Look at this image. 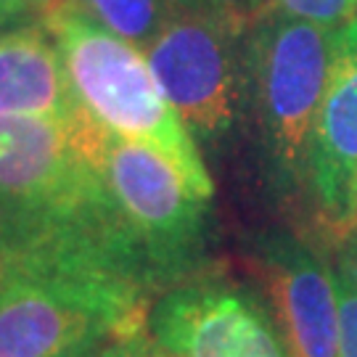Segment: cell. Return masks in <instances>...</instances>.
I'll list each match as a JSON object with an SVG mask.
<instances>
[{"mask_svg": "<svg viewBox=\"0 0 357 357\" xmlns=\"http://www.w3.org/2000/svg\"><path fill=\"white\" fill-rule=\"evenodd\" d=\"M35 19L56 40L82 109L119 138L156 149L212 202L215 183L204 153L165 98L141 48L106 29L77 0H43Z\"/></svg>", "mask_w": 357, "mask_h": 357, "instance_id": "6da1fadb", "label": "cell"}, {"mask_svg": "<svg viewBox=\"0 0 357 357\" xmlns=\"http://www.w3.org/2000/svg\"><path fill=\"white\" fill-rule=\"evenodd\" d=\"M77 135L159 294L199 275L209 252L212 202L156 149L119 138L88 112Z\"/></svg>", "mask_w": 357, "mask_h": 357, "instance_id": "7a4b0ae2", "label": "cell"}, {"mask_svg": "<svg viewBox=\"0 0 357 357\" xmlns=\"http://www.w3.org/2000/svg\"><path fill=\"white\" fill-rule=\"evenodd\" d=\"M336 29L262 13L249 16L246 72L262 169L278 199L307 193L310 143L331 72Z\"/></svg>", "mask_w": 357, "mask_h": 357, "instance_id": "3957f363", "label": "cell"}, {"mask_svg": "<svg viewBox=\"0 0 357 357\" xmlns=\"http://www.w3.org/2000/svg\"><path fill=\"white\" fill-rule=\"evenodd\" d=\"M246 26L238 6L172 11L146 48L159 88L202 153L225 149L249 114Z\"/></svg>", "mask_w": 357, "mask_h": 357, "instance_id": "277c9868", "label": "cell"}, {"mask_svg": "<svg viewBox=\"0 0 357 357\" xmlns=\"http://www.w3.org/2000/svg\"><path fill=\"white\" fill-rule=\"evenodd\" d=\"M77 125L0 116V225L79 215L106 199Z\"/></svg>", "mask_w": 357, "mask_h": 357, "instance_id": "5b68a950", "label": "cell"}, {"mask_svg": "<svg viewBox=\"0 0 357 357\" xmlns=\"http://www.w3.org/2000/svg\"><path fill=\"white\" fill-rule=\"evenodd\" d=\"M146 331L172 357H291L259 294L206 273L159 294Z\"/></svg>", "mask_w": 357, "mask_h": 357, "instance_id": "8992f818", "label": "cell"}, {"mask_svg": "<svg viewBox=\"0 0 357 357\" xmlns=\"http://www.w3.org/2000/svg\"><path fill=\"white\" fill-rule=\"evenodd\" d=\"M255 252L291 357H339L342 315L333 262L289 230L262 233Z\"/></svg>", "mask_w": 357, "mask_h": 357, "instance_id": "52a82bcc", "label": "cell"}, {"mask_svg": "<svg viewBox=\"0 0 357 357\" xmlns=\"http://www.w3.org/2000/svg\"><path fill=\"white\" fill-rule=\"evenodd\" d=\"M307 196L333 233L357 217V16L336 29L331 72L318 109Z\"/></svg>", "mask_w": 357, "mask_h": 357, "instance_id": "ba28073f", "label": "cell"}, {"mask_svg": "<svg viewBox=\"0 0 357 357\" xmlns=\"http://www.w3.org/2000/svg\"><path fill=\"white\" fill-rule=\"evenodd\" d=\"M85 114L53 35L38 19L0 29V116L75 125Z\"/></svg>", "mask_w": 357, "mask_h": 357, "instance_id": "9c48e42d", "label": "cell"}, {"mask_svg": "<svg viewBox=\"0 0 357 357\" xmlns=\"http://www.w3.org/2000/svg\"><path fill=\"white\" fill-rule=\"evenodd\" d=\"M77 3L106 29L130 40L141 51L149 48V43L156 38V32L172 13L167 0H77Z\"/></svg>", "mask_w": 357, "mask_h": 357, "instance_id": "30bf717a", "label": "cell"}, {"mask_svg": "<svg viewBox=\"0 0 357 357\" xmlns=\"http://www.w3.org/2000/svg\"><path fill=\"white\" fill-rule=\"evenodd\" d=\"M249 13H278L302 22L339 29L357 16V0H249Z\"/></svg>", "mask_w": 357, "mask_h": 357, "instance_id": "8fae6325", "label": "cell"}, {"mask_svg": "<svg viewBox=\"0 0 357 357\" xmlns=\"http://www.w3.org/2000/svg\"><path fill=\"white\" fill-rule=\"evenodd\" d=\"M336 289H339V315H342L339 357H357V283L344 270L336 268Z\"/></svg>", "mask_w": 357, "mask_h": 357, "instance_id": "7c38bea8", "label": "cell"}, {"mask_svg": "<svg viewBox=\"0 0 357 357\" xmlns=\"http://www.w3.org/2000/svg\"><path fill=\"white\" fill-rule=\"evenodd\" d=\"M98 357H172V355H167L165 349L149 336V331L143 328V331L128 333V336H119L114 342H109Z\"/></svg>", "mask_w": 357, "mask_h": 357, "instance_id": "4fadbf2b", "label": "cell"}, {"mask_svg": "<svg viewBox=\"0 0 357 357\" xmlns=\"http://www.w3.org/2000/svg\"><path fill=\"white\" fill-rule=\"evenodd\" d=\"M336 268L357 283V220L336 233Z\"/></svg>", "mask_w": 357, "mask_h": 357, "instance_id": "5bb4252c", "label": "cell"}, {"mask_svg": "<svg viewBox=\"0 0 357 357\" xmlns=\"http://www.w3.org/2000/svg\"><path fill=\"white\" fill-rule=\"evenodd\" d=\"M35 13H38L35 6H29L24 0H0V29L19 22H29L35 19Z\"/></svg>", "mask_w": 357, "mask_h": 357, "instance_id": "9a60e30c", "label": "cell"}, {"mask_svg": "<svg viewBox=\"0 0 357 357\" xmlns=\"http://www.w3.org/2000/svg\"><path fill=\"white\" fill-rule=\"evenodd\" d=\"M172 11H188V8H228L238 6L236 0H167Z\"/></svg>", "mask_w": 357, "mask_h": 357, "instance_id": "2e32d148", "label": "cell"}, {"mask_svg": "<svg viewBox=\"0 0 357 357\" xmlns=\"http://www.w3.org/2000/svg\"><path fill=\"white\" fill-rule=\"evenodd\" d=\"M24 3H29V6H35V11H38L40 3H43V0H24ZM35 16H38V13H35Z\"/></svg>", "mask_w": 357, "mask_h": 357, "instance_id": "e0dca14e", "label": "cell"}, {"mask_svg": "<svg viewBox=\"0 0 357 357\" xmlns=\"http://www.w3.org/2000/svg\"><path fill=\"white\" fill-rule=\"evenodd\" d=\"M355 220H357V217H355Z\"/></svg>", "mask_w": 357, "mask_h": 357, "instance_id": "ac0fdd59", "label": "cell"}]
</instances>
